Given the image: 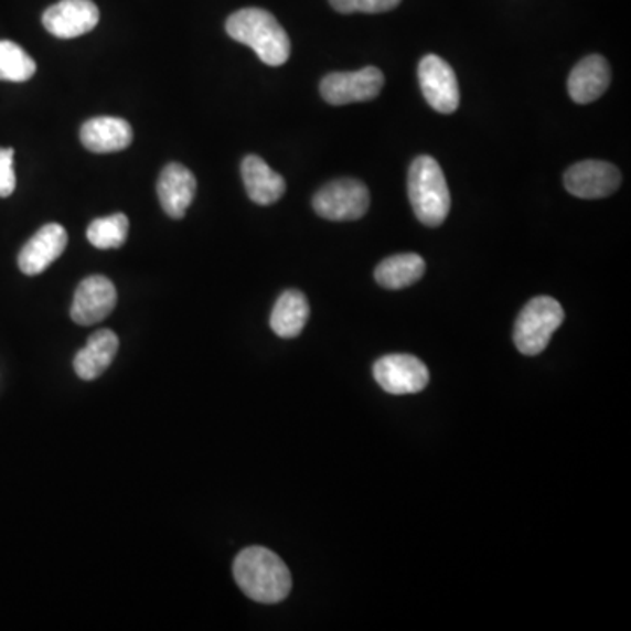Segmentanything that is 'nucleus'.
Here are the masks:
<instances>
[{
	"label": "nucleus",
	"mask_w": 631,
	"mask_h": 631,
	"mask_svg": "<svg viewBox=\"0 0 631 631\" xmlns=\"http://www.w3.org/2000/svg\"><path fill=\"white\" fill-rule=\"evenodd\" d=\"M371 193L359 180H335L324 184L312 199L316 214L330 222H354L367 214Z\"/></svg>",
	"instance_id": "obj_5"
},
{
	"label": "nucleus",
	"mask_w": 631,
	"mask_h": 631,
	"mask_svg": "<svg viewBox=\"0 0 631 631\" xmlns=\"http://www.w3.org/2000/svg\"><path fill=\"white\" fill-rule=\"evenodd\" d=\"M98 18L92 0H61L44 11L43 25L55 38L74 39L94 31Z\"/></svg>",
	"instance_id": "obj_11"
},
{
	"label": "nucleus",
	"mask_w": 631,
	"mask_h": 631,
	"mask_svg": "<svg viewBox=\"0 0 631 631\" xmlns=\"http://www.w3.org/2000/svg\"><path fill=\"white\" fill-rule=\"evenodd\" d=\"M407 190L414 214L423 225L439 226L446 222L451 210V193L436 158L423 154L410 163Z\"/></svg>",
	"instance_id": "obj_3"
},
{
	"label": "nucleus",
	"mask_w": 631,
	"mask_h": 631,
	"mask_svg": "<svg viewBox=\"0 0 631 631\" xmlns=\"http://www.w3.org/2000/svg\"><path fill=\"white\" fill-rule=\"evenodd\" d=\"M17 189L13 148H0V196L13 195Z\"/></svg>",
	"instance_id": "obj_23"
},
{
	"label": "nucleus",
	"mask_w": 631,
	"mask_h": 631,
	"mask_svg": "<svg viewBox=\"0 0 631 631\" xmlns=\"http://www.w3.org/2000/svg\"><path fill=\"white\" fill-rule=\"evenodd\" d=\"M79 139L92 153L106 154L127 150L132 145V127L124 118L97 116L83 124Z\"/></svg>",
	"instance_id": "obj_14"
},
{
	"label": "nucleus",
	"mask_w": 631,
	"mask_h": 631,
	"mask_svg": "<svg viewBox=\"0 0 631 631\" xmlns=\"http://www.w3.org/2000/svg\"><path fill=\"white\" fill-rule=\"evenodd\" d=\"M235 582L258 603H279L291 591V574L285 562L267 547L240 550L234 562Z\"/></svg>",
	"instance_id": "obj_1"
},
{
	"label": "nucleus",
	"mask_w": 631,
	"mask_h": 631,
	"mask_svg": "<svg viewBox=\"0 0 631 631\" xmlns=\"http://www.w3.org/2000/svg\"><path fill=\"white\" fill-rule=\"evenodd\" d=\"M425 270H427V265L421 256L416 253H402V255L389 256L381 261L374 276L383 288L402 290L418 282Z\"/></svg>",
	"instance_id": "obj_19"
},
{
	"label": "nucleus",
	"mask_w": 631,
	"mask_h": 631,
	"mask_svg": "<svg viewBox=\"0 0 631 631\" xmlns=\"http://www.w3.org/2000/svg\"><path fill=\"white\" fill-rule=\"evenodd\" d=\"M226 34L246 44L264 64L279 67L290 58L291 43L274 14L260 8L240 9L226 20Z\"/></svg>",
	"instance_id": "obj_2"
},
{
	"label": "nucleus",
	"mask_w": 631,
	"mask_h": 631,
	"mask_svg": "<svg viewBox=\"0 0 631 631\" xmlns=\"http://www.w3.org/2000/svg\"><path fill=\"white\" fill-rule=\"evenodd\" d=\"M402 0H330V4L339 13H386L397 8Z\"/></svg>",
	"instance_id": "obj_22"
},
{
	"label": "nucleus",
	"mask_w": 631,
	"mask_h": 631,
	"mask_svg": "<svg viewBox=\"0 0 631 631\" xmlns=\"http://www.w3.org/2000/svg\"><path fill=\"white\" fill-rule=\"evenodd\" d=\"M120 347V339L113 330L95 332L74 359V371L83 381H94L109 368Z\"/></svg>",
	"instance_id": "obj_17"
},
{
	"label": "nucleus",
	"mask_w": 631,
	"mask_h": 631,
	"mask_svg": "<svg viewBox=\"0 0 631 631\" xmlns=\"http://www.w3.org/2000/svg\"><path fill=\"white\" fill-rule=\"evenodd\" d=\"M610 85V67L600 55L586 56L568 77V94L577 104L595 103Z\"/></svg>",
	"instance_id": "obj_15"
},
{
	"label": "nucleus",
	"mask_w": 631,
	"mask_h": 631,
	"mask_svg": "<svg viewBox=\"0 0 631 631\" xmlns=\"http://www.w3.org/2000/svg\"><path fill=\"white\" fill-rule=\"evenodd\" d=\"M621 184L618 167L601 160H585L571 165L565 172V189L568 193L586 201L612 195Z\"/></svg>",
	"instance_id": "obj_9"
},
{
	"label": "nucleus",
	"mask_w": 631,
	"mask_h": 631,
	"mask_svg": "<svg viewBox=\"0 0 631 631\" xmlns=\"http://www.w3.org/2000/svg\"><path fill=\"white\" fill-rule=\"evenodd\" d=\"M68 235L58 223H47L35 232L34 237L18 255V267L25 276H39L61 258L67 248Z\"/></svg>",
	"instance_id": "obj_12"
},
{
	"label": "nucleus",
	"mask_w": 631,
	"mask_h": 631,
	"mask_svg": "<svg viewBox=\"0 0 631 631\" xmlns=\"http://www.w3.org/2000/svg\"><path fill=\"white\" fill-rule=\"evenodd\" d=\"M374 377L389 395H413L427 388L430 372L427 365L410 354H388L377 360Z\"/></svg>",
	"instance_id": "obj_7"
},
{
	"label": "nucleus",
	"mask_w": 631,
	"mask_h": 631,
	"mask_svg": "<svg viewBox=\"0 0 631 631\" xmlns=\"http://www.w3.org/2000/svg\"><path fill=\"white\" fill-rule=\"evenodd\" d=\"M244 186L248 192L249 199L258 205H270L285 195L286 181L281 174L270 169L265 163L264 158L256 157V154H248L244 158L243 165Z\"/></svg>",
	"instance_id": "obj_16"
},
{
	"label": "nucleus",
	"mask_w": 631,
	"mask_h": 631,
	"mask_svg": "<svg viewBox=\"0 0 631 631\" xmlns=\"http://www.w3.org/2000/svg\"><path fill=\"white\" fill-rule=\"evenodd\" d=\"M384 76L377 67H365L354 73H332L321 79V97L332 106L367 103L383 90Z\"/></svg>",
	"instance_id": "obj_6"
},
{
	"label": "nucleus",
	"mask_w": 631,
	"mask_h": 631,
	"mask_svg": "<svg viewBox=\"0 0 631 631\" xmlns=\"http://www.w3.org/2000/svg\"><path fill=\"white\" fill-rule=\"evenodd\" d=\"M565 311L558 300L535 297L520 312L514 327V344L525 356H537L562 327Z\"/></svg>",
	"instance_id": "obj_4"
},
{
	"label": "nucleus",
	"mask_w": 631,
	"mask_h": 631,
	"mask_svg": "<svg viewBox=\"0 0 631 631\" xmlns=\"http://www.w3.org/2000/svg\"><path fill=\"white\" fill-rule=\"evenodd\" d=\"M418 77L423 97L437 113L452 115L457 111L460 107V88L457 74L448 62L437 55L425 56L419 62Z\"/></svg>",
	"instance_id": "obj_8"
},
{
	"label": "nucleus",
	"mask_w": 631,
	"mask_h": 631,
	"mask_svg": "<svg viewBox=\"0 0 631 631\" xmlns=\"http://www.w3.org/2000/svg\"><path fill=\"white\" fill-rule=\"evenodd\" d=\"M128 223L124 213L111 214L106 218H97L86 228V239L97 249H118L127 243Z\"/></svg>",
	"instance_id": "obj_20"
},
{
	"label": "nucleus",
	"mask_w": 631,
	"mask_h": 631,
	"mask_svg": "<svg viewBox=\"0 0 631 631\" xmlns=\"http://www.w3.org/2000/svg\"><path fill=\"white\" fill-rule=\"evenodd\" d=\"M158 201L167 216L183 218L196 193V180L193 172L181 163L163 167L157 183Z\"/></svg>",
	"instance_id": "obj_13"
},
{
	"label": "nucleus",
	"mask_w": 631,
	"mask_h": 631,
	"mask_svg": "<svg viewBox=\"0 0 631 631\" xmlns=\"http://www.w3.org/2000/svg\"><path fill=\"white\" fill-rule=\"evenodd\" d=\"M118 302L115 285L106 276H90L83 279L74 293L71 318L82 327L100 323L111 314Z\"/></svg>",
	"instance_id": "obj_10"
},
{
	"label": "nucleus",
	"mask_w": 631,
	"mask_h": 631,
	"mask_svg": "<svg viewBox=\"0 0 631 631\" xmlns=\"http://www.w3.org/2000/svg\"><path fill=\"white\" fill-rule=\"evenodd\" d=\"M309 314L311 309L306 295L299 290H286L274 306L270 329L278 338H299L308 324Z\"/></svg>",
	"instance_id": "obj_18"
},
{
	"label": "nucleus",
	"mask_w": 631,
	"mask_h": 631,
	"mask_svg": "<svg viewBox=\"0 0 631 631\" xmlns=\"http://www.w3.org/2000/svg\"><path fill=\"white\" fill-rule=\"evenodd\" d=\"M38 65L34 58L13 41H0V82L25 83Z\"/></svg>",
	"instance_id": "obj_21"
}]
</instances>
